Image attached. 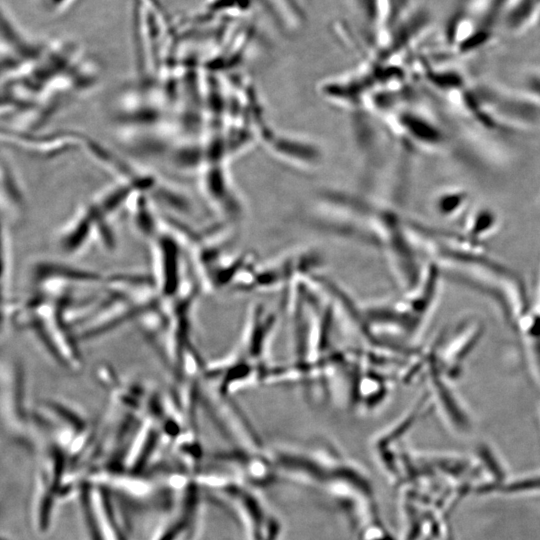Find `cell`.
Returning a JSON list of instances; mask_svg holds the SVG:
<instances>
[{"label":"cell","instance_id":"obj_7","mask_svg":"<svg viewBox=\"0 0 540 540\" xmlns=\"http://www.w3.org/2000/svg\"><path fill=\"white\" fill-rule=\"evenodd\" d=\"M520 92L540 106V70H530L523 75Z\"/></svg>","mask_w":540,"mask_h":540},{"label":"cell","instance_id":"obj_3","mask_svg":"<svg viewBox=\"0 0 540 540\" xmlns=\"http://www.w3.org/2000/svg\"><path fill=\"white\" fill-rule=\"evenodd\" d=\"M498 225L497 213L490 207L476 208L467 221V237L478 240L493 232Z\"/></svg>","mask_w":540,"mask_h":540},{"label":"cell","instance_id":"obj_5","mask_svg":"<svg viewBox=\"0 0 540 540\" xmlns=\"http://www.w3.org/2000/svg\"><path fill=\"white\" fill-rule=\"evenodd\" d=\"M407 127L418 141L427 146L439 147L445 142L446 138L442 129L427 119L410 118L409 121L407 120Z\"/></svg>","mask_w":540,"mask_h":540},{"label":"cell","instance_id":"obj_2","mask_svg":"<svg viewBox=\"0 0 540 540\" xmlns=\"http://www.w3.org/2000/svg\"><path fill=\"white\" fill-rule=\"evenodd\" d=\"M469 193L460 188L442 190L434 199V210L441 218L458 215L469 202Z\"/></svg>","mask_w":540,"mask_h":540},{"label":"cell","instance_id":"obj_4","mask_svg":"<svg viewBox=\"0 0 540 540\" xmlns=\"http://www.w3.org/2000/svg\"><path fill=\"white\" fill-rule=\"evenodd\" d=\"M538 491H540V473L518 476L514 478L506 477L501 482L488 488L485 493L512 495Z\"/></svg>","mask_w":540,"mask_h":540},{"label":"cell","instance_id":"obj_6","mask_svg":"<svg viewBox=\"0 0 540 540\" xmlns=\"http://www.w3.org/2000/svg\"><path fill=\"white\" fill-rule=\"evenodd\" d=\"M430 81L438 89L444 92H454L465 90V79L457 71L440 70L432 72Z\"/></svg>","mask_w":540,"mask_h":540},{"label":"cell","instance_id":"obj_8","mask_svg":"<svg viewBox=\"0 0 540 540\" xmlns=\"http://www.w3.org/2000/svg\"><path fill=\"white\" fill-rule=\"evenodd\" d=\"M75 0H41L43 6L52 13L61 12L70 7Z\"/></svg>","mask_w":540,"mask_h":540},{"label":"cell","instance_id":"obj_1","mask_svg":"<svg viewBox=\"0 0 540 540\" xmlns=\"http://www.w3.org/2000/svg\"><path fill=\"white\" fill-rule=\"evenodd\" d=\"M1 419L13 438L24 442L28 439L29 418L25 408L23 371L14 360L3 359L1 363Z\"/></svg>","mask_w":540,"mask_h":540}]
</instances>
